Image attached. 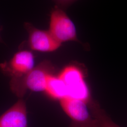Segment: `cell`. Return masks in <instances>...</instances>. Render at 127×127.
<instances>
[{
	"mask_svg": "<svg viewBox=\"0 0 127 127\" xmlns=\"http://www.w3.org/2000/svg\"><path fill=\"white\" fill-rule=\"evenodd\" d=\"M59 102L64 112L71 120L69 127H100L97 120L91 113L89 103L70 97Z\"/></svg>",
	"mask_w": 127,
	"mask_h": 127,
	"instance_id": "3957f363",
	"label": "cell"
},
{
	"mask_svg": "<svg viewBox=\"0 0 127 127\" xmlns=\"http://www.w3.org/2000/svg\"><path fill=\"white\" fill-rule=\"evenodd\" d=\"M34 67V57L31 51L21 50L16 52L8 61L0 64V69L11 79L22 77Z\"/></svg>",
	"mask_w": 127,
	"mask_h": 127,
	"instance_id": "5b68a950",
	"label": "cell"
},
{
	"mask_svg": "<svg viewBox=\"0 0 127 127\" xmlns=\"http://www.w3.org/2000/svg\"><path fill=\"white\" fill-rule=\"evenodd\" d=\"M89 106L93 116L97 120L100 127H120L111 119L96 100L92 99L89 102Z\"/></svg>",
	"mask_w": 127,
	"mask_h": 127,
	"instance_id": "9c48e42d",
	"label": "cell"
},
{
	"mask_svg": "<svg viewBox=\"0 0 127 127\" xmlns=\"http://www.w3.org/2000/svg\"><path fill=\"white\" fill-rule=\"evenodd\" d=\"M54 66L50 61L44 60L22 77L11 79L10 89L20 98H22L28 90L44 92L47 80L54 73Z\"/></svg>",
	"mask_w": 127,
	"mask_h": 127,
	"instance_id": "6da1fadb",
	"label": "cell"
},
{
	"mask_svg": "<svg viewBox=\"0 0 127 127\" xmlns=\"http://www.w3.org/2000/svg\"><path fill=\"white\" fill-rule=\"evenodd\" d=\"M55 39L62 44L63 42L74 41L87 47L78 39L75 25L67 15L56 6L50 12L49 30Z\"/></svg>",
	"mask_w": 127,
	"mask_h": 127,
	"instance_id": "277c9868",
	"label": "cell"
},
{
	"mask_svg": "<svg viewBox=\"0 0 127 127\" xmlns=\"http://www.w3.org/2000/svg\"><path fill=\"white\" fill-rule=\"evenodd\" d=\"M82 67L79 64H70L64 67L58 75L65 85L67 97L89 103L92 98L85 79V71Z\"/></svg>",
	"mask_w": 127,
	"mask_h": 127,
	"instance_id": "7a4b0ae2",
	"label": "cell"
},
{
	"mask_svg": "<svg viewBox=\"0 0 127 127\" xmlns=\"http://www.w3.org/2000/svg\"><path fill=\"white\" fill-rule=\"evenodd\" d=\"M0 127H28L27 106L22 99L0 116Z\"/></svg>",
	"mask_w": 127,
	"mask_h": 127,
	"instance_id": "52a82bcc",
	"label": "cell"
},
{
	"mask_svg": "<svg viewBox=\"0 0 127 127\" xmlns=\"http://www.w3.org/2000/svg\"><path fill=\"white\" fill-rule=\"evenodd\" d=\"M0 31H1V28H0ZM0 42H3V41H2V40L1 38L0 35Z\"/></svg>",
	"mask_w": 127,
	"mask_h": 127,
	"instance_id": "8fae6325",
	"label": "cell"
},
{
	"mask_svg": "<svg viewBox=\"0 0 127 127\" xmlns=\"http://www.w3.org/2000/svg\"><path fill=\"white\" fill-rule=\"evenodd\" d=\"M57 6L62 9H65L77 0H53Z\"/></svg>",
	"mask_w": 127,
	"mask_h": 127,
	"instance_id": "30bf717a",
	"label": "cell"
},
{
	"mask_svg": "<svg viewBox=\"0 0 127 127\" xmlns=\"http://www.w3.org/2000/svg\"><path fill=\"white\" fill-rule=\"evenodd\" d=\"M28 33V44L31 50L41 52H51L57 50L62 45L49 31L34 27L31 23H25Z\"/></svg>",
	"mask_w": 127,
	"mask_h": 127,
	"instance_id": "8992f818",
	"label": "cell"
},
{
	"mask_svg": "<svg viewBox=\"0 0 127 127\" xmlns=\"http://www.w3.org/2000/svg\"><path fill=\"white\" fill-rule=\"evenodd\" d=\"M55 100H61L68 96L67 91L63 81L58 75L52 74L49 77L44 91Z\"/></svg>",
	"mask_w": 127,
	"mask_h": 127,
	"instance_id": "ba28073f",
	"label": "cell"
}]
</instances>
